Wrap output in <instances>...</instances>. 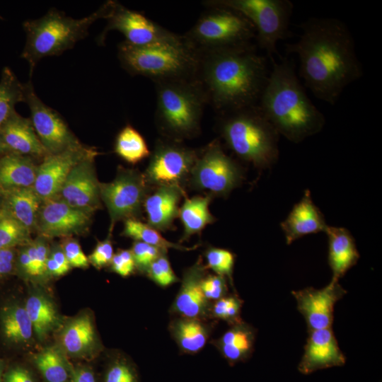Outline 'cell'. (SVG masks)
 Returning <instances> with one entry per match:
<instances>
[{
  "label": "cell",
  "mask_w": 382,
  "mask_h": 382,
  "mask_svg": "<svg viewBox=\"0 0 382 382\" xmlns=\"http://www.w3.org/2000/svg\"><path fill=\"white\" fill-rule=\"evenodd\" d=\"M48 238L38 236L25 245L33 269V278L42 279L47 276L46 262L50 252Z\"/></svg>",
  "instance_id": "cell-40"
},
{
  "label": "cell",
  "mask_w": 382,
  "mask_h": 382,
  "mask_svg": "<svg viewBox=\"0 0 382 382\" xmlns=\"http://www.w3.org/2000/svg\"><path fill=\"white\" fill-rule=\"evenodd\" d=\"M60 245L71 267L84 269L88 267V257L78 241L72 237L64 238Z\"/></svg>",
  "instance_id": "cell-46"
},
{
  "label": "cell",
  "mask_w": 382,
  "mask_h": 382,
  "mask_svg": "<svg viewBox=\"0 0 382 382\" xmlns=\"http://www.w3.org/2000/svg\"><path fill=\"white\" fill-rule=\"evenodd\" d=\"M71 266L59 243L50 245V252L46 262L47 276L60 277L66 274Z\"/></svg>",
  "instance_id": "cell-44"
},
{
  "label": "cell",
  "mask_w": 382,
  "mask_h": 382,
  "mask_svg": "<svg viewBox=\"0 0 382 382\" xmlns=\"http://www.w3.org/2000/svg\"><path fill=\"white\" fill-rule=\"evenodd\" d=\"M133 255L136 268L139 272L146 273L151 264L163 253L167 252L157 247L141 241H136L130 249Z\"/></svg>",
  "instance_id": "cell-43"
},
{
  "label": "cell",
  "mask_w": 382,
  "mask_h": 382,
  "mask_svg": "<svg viewBox=\"0 0 382 382\" xmlns=\"http://www.w3.org/2000/svg\"><path fill=\"white\" fill-rule=\"evenodd\" d=\"M244 179L243 166L228 156L219 141L214 139L199 150L187 186L213 198H226Z\"/></svg>",
  "instance_id": "cell-10"
},
{
  "label": "cell",
  "mask_w": 382,
  "mask_h": 382,
  "mask_svg": "<svg viewBox=\"0 0 382 382\" xmlns=\"http://www.w3.org/2000/svg\"><path fill=\"white\" fill-rule=\"evenodd\" d=\"M167 252L161 254L149 266L146 274L156 284L161 287L168 286L179 279L173 272Z\"/></svg>",
  "instance_id": "cell-42"
},
{
  "label": "cell",
  "mask_w": 382,
  "mask_h": 382,
  "mask_svg": "<svg viewBox=\"0 0 382 382\" xmlns=\"http://www.w3.org/2000/svg\"><path fill=\"white\" fill-rule=\"evenodd\" d=\"M31 233L26 227L7 214L0 219V249L26 245L32 240Z\"/></svg>",
  "instance_id": "cell-37"
},
{
  "label": "cell",
  "mask_w": 382,
  "mask_h": 382,
  "mask_svg": "<svg viewBox=\"0 0 382 382\" xmlns=\"http://www.w3.org/2000/svg\"><path fill=\"white\" fill-rule=\"evenodd\" d=\"M0 135L9 152L41 159L49 154L39 140L30 119L16 111L1 126Z\"/></svg>",
  "instance_id": "cell-23"
},
{
  "label": "cell",
  "mask_w": 382,
  "mask_h": 382,
  "mask_svg": "<svg viewBox=\"0 0 382 382\" xmlns=\"http://www.w3.org/2000/svg\"><path fill=\"white\" fill-rule=\"evenodd\" d=\"M121 235L131 238L136 241L146 243L165 251H168L170 248L182 251H190L198 248V245L186 247L179 243H172L163 238L158 231L139 219L125 220Z\"/></svg>",
  "instance_id": "cell-34"
},
{
  "label": "cell",
  "mask_w": 382,
  "mask_h": 382,
  "mask_svg": "<svg viewBox=\"0 0 382 382\" xmlns=\"http://www.w3.org/2000/svg\"><path fill=\"white\" fill-rule=\"evenodd\" d=\"M199 153V149L188 147L182 141L158 139L144 175L153 187L174 186L185 190Z\"/></svg>",
  "instance_id": "cell-12"
},
{
  "label": "cell",
  "mask_w": 382,
  "mask_h": 382,
  "mask_svg": "<svg viewBox=\"0 0 382 382\" xmlns=\"http://www.w3.org/2000/svg\"><path fill=\"white\" fill-rule=\"evenodd\" d=\"M24 102L29 107L33 128L49 154H57L82 144L62 116L44 103L35 93L30 81L23 83Z\"/></svg>",
  "instance_id": "cell-13"
},
{
  "label": "cell",
  "mask_w": 382,
  "mask_h": 382,
  "mask_svg": "<svg viewBox=\"0 0 382 382\" xmlns=\"http://www.w3.org/2000/svg\"><path fill=\"white\" fill-rule=\"evenodd\" d=\"M8 215L35 232L37 216L42 200L33 187L0 191Z\"/></svg>",
  "instance_id": "cell-27"
},
{
  "label": "cell",
  "mask_w": 382,
  "mask_h": 382,
  "mask_svg": "<svg viewBox=\"0 0 382 382\" xmlns=\"http://www.w3.org/2000/svg\"><path fill=\"white\" fill-rule=\"evenodd\" d=\"M7 153H9V151L6 145L4 144L0 135V156Z\"/></svg>",
  "instance_id": "cell-54"
},
{
  "label": "cell",
  "mask_w": 382,
  "mask_h": 382,
  "mask_svg": "<svg viewBox=\"0 0 382 382\" xmlns=\"http://www.w3.org/2000/svg\"><path fill=\"white\" fill-rule=\"evenodd\" d=\"M14 260L15 253L13 248L0 249V277L12 271Z\"/></svg>",
  "instance_id": "cell-51"
},
{
  "label": "cell",
  "mask_w": 382,
  "mask_h": 382,
  "mask_svg": "<svg viewBox=\"0 0 382 382\" xmlns=\"http://www.w3.org/2000/svg\"><path fill=\"white\" fill-rule=\"evenodd\" d=\"M269 74L267 59L249 43L199 52L195 78L223 113L257 105Z\"/></svg>",
  "instance_id": "cell-2"
},
{
  "label": "cell",
  "mask_w": 382,
  "mask_h": 382,
  "mask_svg": "<svg viewBox=\"0 0 382 382\" xmlns=\"http://www.w3.org/2000/svg\"><path fill=\"white\" fill-rule=\"evenodd\" d=\"M44 382H70L72 366L57 347H47L33 358Z\"/></svg>",
  "instance_id": "cell-32"
},
{
  "label": "cell",
  "mask_w": 382,
  "mask_h": 382,
  "mask_svg": "<svg viewBox=\"0 0 382 382\" xmlns=\"http://www.w3.org/2000/svg\"><path fill=\"white\" fill-rule=\"evenodd\" d=\"M99 187L101 201L110 216L108 236L117 222L141 216L144 201L154 188L147 183L144 173L120 166L115 178L109 183L100 182Z\"/></svg>",
  "instance_id": "cell-11"
},
{
  "label": "cell",
  "mask_w": 382,
  "mask_h": 382,
  "mask_svg": "<svg viewBox=\"0 0 382 382\" xmlns=\"http://www.w3.org/2000/svg\"><path fill=\"white\" fill-rule=\"evenodd\" d=\"M114 151L122 159L132 165L139 163L151 154L143 136L129 124L117 134Z\"/></svg>",
  "instance_id": "cell-33"
},
{
  "label": "cell",
  "mask_w": 382,
  "mask_h": 382,
  "mask_svg": "<svg viewBox=\"0 0 382 382\" xmlns=\"http://www.w3.org/2000/svg\"><path fill=\"white\" fill-rule=\"evenodd\" d=\"M93 214L76 209L59 197L42 202L39 208L35 232L52 239L84 234L91 224Z\"/></svg>",
  "instance_id": "cell-15"
},
{
  "label": "cell",
  "mask_w": 382,
  "mask_h": 382,
  "mask_svg": "<svg viewBox=\"0 0 382 382\" xmlns=\"http://www.w3.org/2000/svg\"><path fill=\"white\" fill-rule=\"evenodd\" d=\"M96 151L82 146L57 154H48L37 166L33 189L42 201L57 197L72 168L83 158Z\"/></svg>",
  "instance_id": "cell-18"
},
{
  "label": "cell",
  "mask_w": 382,
  "mask_h": 382,
  "mask_svg": "<svg viewBox=\"0 0 382 382\" xmlns=\"http://www.w3.org/2000/svg\"><path fill=\"white\" fill-rule=\"evenodd\" d=\"M257 105L279 134L293 143L319 133L325 124L286 59L272 63Z\"/></svg>",
  "instance_id": "cell-3"
},
{
  "label": "cell",
  "mask_w": 382,
  "mask_h": 382,
  "mask_svg": "<svg viewBox=\"0 0 382 382\" xmlns=\"http://www.w3.org/2000/svg\"><path fill=\"white\" fill-rule=\"evenodd\" d=\"M209 6L211 9L184 36L199 53L249 44L255 38L253 26L241 14L222 6Z\"/></svg>",
  "instance_id": "cell-9"
},
{
  "label": "cell",
  "mask_w": 382,
  "mask_h": 382,
  "mask_svg": "<svg viewBox=\"0 0 382 382\" xmlns=\"http://www.w3.org/2000/svg\"><path fill=\"white\" fill-rule=\"evenodd\" d=\"M185 196V190L178 187H154L144 203L147 224L159 232L173 230L180 202Z\"/></svg>",
  "instance_id": "cell-21"
},
{
  "label": "cell",
  "mask_w": 382,
  "mask_h": 382,
  "mask_svg": "<svg viewBox=\"0 0 382 382\" xmlns=\"http://www.w3.org/2000/svg\"><path fill=\"white\" fill-rule=\"evenodd\" d=\"M103 382H139L136 368L124 359H115L106 366Z\"/></svg>",
  "instance_id": "cell-41"
},
{
  "label": "cell",
  "mask_w": 382,
  "mask_h": 382,
  "mask_svg": "<svg viewBox=\"0 0 382 382\" xmlns=\"http://www.w3.org/2000/svg\"><path fill=\"white\" fill-rule=\"evenodd\" d=\"M37 166L35 158L9 152L0 156V191L33 187Z\"/></svg>",
  "instance_id": "cell-26"
},
{
  "label": "cell",
  "mask_w": 382,
  "mask_h": 382,
  "mask_svg": "<svg viewBox=\"0 0 382 382\" xmlns=\"http://www.w3.org/2000/svg\"><path fill=\"white\" fill-rule=\"evenodd\" d=\"M60 340L66 353L71 357H83L90 353L96 342L90 316L82 314L69 321L62 332Z\"/></svg>",
  "instance_id": "cell-28"
},
{
  "label": "cell",
  "mask_w": 382,
  "mask_h": 382,
  "mask_svg": "<svg viewBox=\"0 0 382 382\" xmlns=\"http://www.w3.org/2000/svg\"><path fill=\"white\" fill-rule=\"evenodd\" d=\"M7 214L8 213L4 205L3 197L0 194V219L6 216Z\"/></svg>",
  "instance_id": "cell-53"
},
{
  "label": "cell",
  "mask_w": 382,
  "mask_h": 382,
  "mask_svg": "<svg viewBox=\"0 0 382 382\" xmlns=\"http://www.w3.org/2000/svg\"><path fill=\"white\" fill-rule=\"evenodd\" d=\"M227 279L218 274L204 275L201 288L208 301H216L228 294Z\"/></svg>",
  "instance_id": "cell-45"
},
{
  "label": "cell",
  "mask_w": 382,
  "mask_h": 382,
  "mask_svg": "<svg viewBox=\"0 0 382 382\" xmlns=\"http://www.w3.org/2000/svg\"><path fill=\"white\" fill-rule=\"evenodd\" d=\"M325 233L328 241V261L332 273L331 281L339 282L357 264L359 253L347 228L328 226Z\"/></svg>",
  "instance_id": "cell-24"
},
{
  "label": "cell",
  "mask_w": 382,
  "mask_h": 382,
  "mask_svg": "<svg viewBox=\"0 0 382 382\" xmlns=\"http://www.w3.org/2000/svg\"><path fill=\"white\" fill-rule=\"evenodd\" d=\"M118 58L131 74L141 75L157 82L195 78L199 53L180 37L141 46L123 41L118 45Z\"/></svg>",
  "instance_id": "cell-7"
},
{
  "label": "cell",
  "mask_w": 382,
  "mask_h": 382,
  "mask_svg": "<svg viewBox=\"0 0 382 382\" xmlns=\"http://www.w3.org/2000/svg\"><path fill=\"white\" fill-rule=\"evenodd\" d=\"M207 268L211 269L216 274L227 279L233 286V272L235 255L230 250L216 247H209L204 252Z\"/></svg>",
  "instance_id": "cell-38"
},
{
  "label": "cell",
  "mask_w": 382,
  "mask_h": 382,
  "mask_svg": "<svg viewBox=\"0 0 382 382\" xmlns=\"http://www.w3.org/2000/svg\"><path fill=\"white\" fill-rule=\"evenodd\" d=\"M280 226L286 244L290 245L305 236L325 232L328 225L323 214L313 203L310 191L306 190Z\"/></svg>",
  "instance_id": "cell-22"
},
{
  "label": "cell",
  "mask_w": 382,
  "mask_h": 382,
  "mask_svg": "<svg viewBox=\"0 0 382 382\" xmlns=\"http://www.w3.org/2000/svg\"><path fill=\"white\" fill-rule=\"evenodd\" d=\"M207 6H219L233 10L253 26L255 39L272 61L279 54L277 44L288 35L294 5L289 0H214Z\"/></svg>",
  "instance_id": "cell-8"
},
{
  "label": "cell",
  "mask_w": 382,
  "mask_h": 382,
  "mask_svg": "<svg viewBox=\"0 0 382 382\" xmlns=\"http://www.w3.org/2000/svg\"><path fill=\"white\" fill-rule=\"evenodd\" d=\"M106 19L108 23L98 38L99 44L105 41L107 33L110 30L120 32L125 37V42L137 46L175 40L180 37L144 15L130 10L114 1H112L111 8Z\"/></svg>",
  "instance_id": "cell-14"
},
{
  "label": "cell",
  "mask_w": 382,
  "mask_h": 382,
  "mask_svg": "<svg viewBox=\"0 0 382 382\" xmlns=\"http://www.w3.org/2000/svg\"><path fill=\"white\" fill-rule=\"evenodd\" d=\"M110 265L113 272L123 277L130 276L137 270L130 250H120L114 254Z\"/></svg>",
  "instance_id": "cell-48"
},
{
  "label": "cell",
  "mask_w": 382,
  "mask_h": 382,
  "mask_svg": "<svg viewBox=\"0 0 382 382\" xmlns=\"http://www.w3.org/2000/svg\"><path fill=\"white\" fill-rule=\"evenodd\" d=\"M256 332L253 327L241 320L231 325L219 339L214 342L221 356L231 366L245 361L251 356Z\"/></svg>",
  "instance_id": "cell-25"
},
{
  "label": "cell",
  "mask_w": 382,
  "mask_h": 382,
  "mask_svg": "<svg viewBox=\"0 0 382 382\" xmlns=\"http://www.w3.org/2000/svg\"><path fill=\"white\" fill-rule=\"evenodd\" d=\"M22 247L18 257L19 268L25 277L33 278L32 265L26 251L25 245H22Z\"/></svg>",
  "instance_id": "cell-52"
},
{
  "label": "cell",
  "mask_w": 382,
  "mask_h": 382,
  "mask_svg": "<svg viewBox=\"0 0 382 382\" xmlns=\"http://www.w3.org/2000/svg\"><path fill=\"white\" fill-rule=\"evenodd\" d=\"M301 34L286 45L299 59V75L315 97L334 105L343 91L363 76L351 31L335 18H311L300 25Z\"/></svg>",
  "instance_id": "cell-1"
},
{
  "label": "cell",
  "mask_w": 382,
  "mask_h": 382,
  "mask_svg": "<svg viewBox=\"0 0 382 382\" xmlns=\"http://www.w3.org/2000/svg\"><path fill=\"white\" fill-rule=\"evenodd\" d=\"M24 307L33 332L40 340H43L59 323V316L53 303L42 294L30 295Z\"/></svg>",
  "instance_id": "cell-31"
},
{
  "label": "cell",
  "mask_w": 382,
  "mask_h": 382,
  "mask_svg": "<svg viewBox=\"0 0 382 382\" xmlns=\"http://www.w3.org/2000/svg\"><path fill=\"white\" fill-rule=\"evenodd\" d=\"M4 374V365L2 361H0V382H3Z\"/></svg>",
  "instance_id": "cell-55"
},
{
  "label": "cell",
  "mask_w": 382,
  "mask_h": 382,
  "mask_svg": "<svg viewBox=\"0 0 382 382\" xmlns=\"http://www.w3.org/2000/svg\"><path fill=\"white\" fill-rule=\"evenodd\" d=\"M169 330L180 350L190 354L201 351L211 333V327L202 318H175L170 323Z\"/></svg>",
  "instance_id": "cell-30"
},
{
  "label": "cell",
  "mask_w": 382,
  "mask_h": 382,
  "mask_svg": "<svg viewBox=\"0 0 382 382\" xmlns=\"http://www.w3.org/2000/svg\"><path fill=\"white\" fill-rule=\"evenodd\" d=\"M308 332L304 352L298 365L300 373L307 375L345 364L346 357L338 345L332 328Z\"/></svg>",
  "instance_id": "cell-19"
},
{
  "label": "cell",
  "mask_w": 382,
  "mask_h": 382,
  "mask_svg": "<svg viewBox=\"0 0 382 382\" xmlns=\"http://www.w3.org/2000/svg\"><path fill=\"white\" fill-rule=\"evenodd\" d=\"M155 120L164 138L182 141L200 132L205 92L196 78L157 81Z\"/></svg>",
  "instance_id": "cell-6"
},
{
  "label": "cell",
  "mask_w": 382,
  "mask_h": 382,
  "mask_svg": "<svg viewBox=\"0 0 382 382\" xmlns=\"http://www.w3.org/2000/svg\"><path fill=\"white\" fill-rule=\"evenodd\" d=\"M98 154H91L72 168L57 195L70 206L91 214L102 206L95 168Z\"/></svg>",
  "instance_id": "cell-16"
},
{
  "label": "cell",
  "mask_w": 382,
  "mask_h": 382,
  "mask_svg": "<svg viewBox=\"0 0 382 382\" xmlns=\"http://www.w3.org/2000/svg\"><path fill=\"white\" fill-rule=\"evenodd\" d=\"M111 4L112 1H106L83 18L75 19L52 8L41 18L24 21L26 42L21 57L28 62L30 74L41 59L60 55L86 37L95 21L108 18Z\"/></svg>",
  "instance_id": "cell-5"
},
{
  "label": "cell",
  "mask_w": 382,
  "mask_h": 382,
  "mask_svg": "<svg viewBox=\"0 0 382 382\" xmlns=\"http://www.w3.org/2000/svg\"><path fill=\"white\" fill-rule=\"evenodd\" d=\"M70 382H97L93 370L87 366H72Z\"/></svg>",
  "instance_id": "cell-50"
},
{
  "label": "cell",
  "mask_w": 382,
  "mask_h": 382,
  "mask_svg": "<svg viewBox=\"0 0 382 382\" xmlns=\"http://www.w3.org/2000/svg\"><path fill=\"white\" fill-rule=\"evenodd\" d=\"M213 197L209 195H195L185 197L180 207L178 217L183 227L180 242L188 240L195 234L201 235L202 231L209 224L216 221L209 210V204Z\"/></svg>",
  "instance_id": "cell-29"
},
{
  "label": "cell",
  "mask_w": 382,
  "mask_h": 382,
  "mask_svg": "<svg viewBox=\"0 0 382 382\" xmlns=\"http://www.w3.org/2000/svg\"><path fill=\"white\" fill-rule=\"evenodd\" d=\"M1 324L6 339L14 342H27L34 333L27 311L23 306L6 308L1 315Z\"/></svg>",
  "instance_id": "cell-35"
},
{
  "label": "cell",
  "mask_w": 382,
  "mask_h": 382,
  "mask_svg": "<svg viewBox=\"0 0 382 382\" xmlns=\"http://www.w3.org/2000/svg\"><path fill=\"white\" fill-rule=\"evenodd\" d=\"M242 306L243 301L236 294H227L210 306L209 314L214 318L224 320L232 325L242 320Z\"/></svg>",
  "instance_id": "cell-39"
},
{
  "label": "cell",
  "mask_w": 382,
  "mask_h": 382,
  "mask_svg": "<svg viewBox=\"0 0 382 382\" xmlns=\"http://www.w3.org/2000/svg\"><path fill=\"white\" fill-rule=\"evenodd\" d=\"M24 100L23 84L9 67H4L0 80V128L16 111V105Z\"/></svg>",
  "instance_id": "cell-36"
},
{
  "label": "cell",
  "mask_w": 382,
  "mask_h": 382,
  "mask_svg": "<svg viewBox=\"0 0 382 382\" xmlns=\"http://www.w3.org/2000/svg\"><path fill=\"white\" fill-rule=\"evenodd\" d=\"M110 237L111 236H108L105 240L98 241L93 252L88 257L89 264L98 270L109 265L114 255Z\"/></svg>",
  "instance_id": "cell-47"
},
{
  "label": "cell",
  "mask_w": 382,
  "mask_h": 382,
  "mask_svg": "<svg viewBox=\"0 0 382 382\" xmlns=\"http://www.w3.org/2000/svg\"><path fill=\"white\" fill-rule=\"evenodd\" d=\"M3 382H36V380L31 371L25 367L17 366L4 373Z\"/></svg>",
  "instance_id": "cell-49"
},
{
  "label": "cell",
  "mask_w": 382,
  "mask_h": 382,
  "mask_svg": "<svg viewBox=\"0 0 382 382\" xmlns=\"http://www.w3.org/2000/svg\"><path fill=\"white\" fill-rule=\"evenodd\" d=\"M346 293L339 282L335 281L321 289L307 287L291 292L308 332L332 328L335 305Z\"/></svg>",
  "instance_id": "cell-17"
},
{
  "label": "cell",
  "mask_w": 382,
  "mask_h": 382,
  "mask_svg": "<svg viewBox=\"0 0 382 382\" xmlns=\"http://www.w3.org/2000/svg\"><path fill=\"white\" fill-rule=\"evenodd\" d=\"M207 268L198 260L183 273L181 286L173 304V311L180 317L202 318L209 311V301L201 288Z\"/></svg>",
  "instance_id": "cell-20"
},
{
  "label": "cell",
  "mask_w": 382,
  "mask_h": 382,
  "mask_svg": "<svg viewBox=\"0 0 382 382\" xmlns=\"http://www.w3.org/2000/svg\"><path fill=\"white\" fill-rule=\"evenodd\" d=\"M220 114V136L238 158L260 170L277 162L279 134L257 104Z\"/></svg>",
  "instance_id": "cell-4"
}]
</instances>
